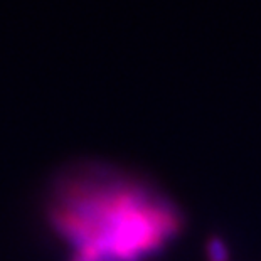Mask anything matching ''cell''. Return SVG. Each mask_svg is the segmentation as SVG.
<instances>
[{
    "mask_svg": "<svg viewBox=\"0 0 261 261\" xmlns=\"http://www.w3.org/2000/svg\"><path fill=\"white\" fill-rule=\"evenodd\" d=\"M53 229L85 261H150L180 234L184 218L153 186L103 164L66 170L49 201Z\"/></svg>",
    "mask_w": 261,
    "mask_h": 261,
    "instance_id": "cell-1",
    "label": "cell"
},
{
    "mask_svg": "<svg viewBox=\"0 0 261 261\" xmlns=\"http://www.w3.org/2000/svg\"><path fill=\"white\" fill-rule=\"evenodd\" d=\"M207 254L211 261H227V249L223 240L213 238L207 244Z\"/></svg>",
    "mask_w": 261,
    "mask_h": 261,
    "instance_id": "cell-2",
    "label": "cell"
},
{
    "mask_svg": "<svg viewBox=\"0 0 261 261\" xmlns=\"http://www.w3.org/2000/svg\"><path fill=\"white\" fill-rule=\"evenodd\" d=\"M71 261H85V259H80V258H71Z\"/></svg>",
    "mask_w": 261,
    "mask_h": 261,
    "instance_id": "cell-3",
    "label": "cell"
}]
</instances>
